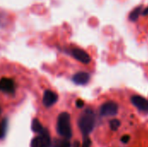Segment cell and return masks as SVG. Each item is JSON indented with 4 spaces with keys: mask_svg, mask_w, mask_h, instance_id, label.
I'll return each mask as SVG.
<instances>
[{
    "mask_svg": "<svg viewBox=\"0 0 148 147\" xmlns=\"http://www.w3.org/2000/svg\"><path fill=\"white\" fill-rule=\"evenodd\" d=\"M140 12H141V7H138L136 9H134L129 15V19L132 21V22H135L138 20L140 15Z\"/></svg>",
    "mask_w": 148,
    "mask_h": 147,
    "instance_id": "11",
    "label": "cell"
},
{
    "mask_svg": "<svg viewBox=\"0 0 148 147\" xmlns=\"http://www.w3.org/2000/svg\"><path fill=\"white\" fill-rule=\"evenodd\" d=\"M144 15H146V16L148 15V8H147V9L144 10Z\"/></svg>",
    "mask_w": 148,
    "mask_h": 147,
    "instance_id": "19",
    "label": "cell"
},
{
    "mask_svg": "<svg viewBox=\"0 0 148 147\" xmlns=\"http://www.w3.org/2000/svg\"><path fill=\"white\" fill-rule=\"evenodd\" d=\"M58 100V95L51 91V90H46L44 92L43 94V98H42V103L46 107H52L55 103H56Z\"/></svg>",
    "mask_w": 148,
    "mask_h": 147,
    "instance_id": "5",
    "label": "cell"
},
{
    "mask_svg": "<svg viewBox=\"0 0 148 147\" xmlns=\"http://www.w3.org/2000/svg\"><path fill=\"white\" fill-rule=\"evenodd\" d=\"M95 124V115L91 108L83 111L78 120V126L84 136H88L94 129Z\"/></svg>",
    "mask_w": 148,
    "mask_h": 147,
    "instance_id": "1",
    "label": "cell"
},
{
    "mask_svg": "<svg viewBox=\"0 0 148 147\" xmlns=\"http://www.w3.org/2000/svg\"><path fill=\"white\" fill-rule=\"evenodd\" d=\"M75 105H76V107H77L78 108H82V107H84V102H83V101H82V100H77L76 102H75Z\"/></svg>",
    "mask_w": 148,
    "mask_h": 147,
    "instance_id": "15",
    "label": "cell"
},
{
    "mask_svg": "<svg viewBox=\"0 0 148 147\" xmlns=\"http://www.w3.org/2000/svg\"><path fill=\"white\" fill-rule=\"evenodd\" d=\"M4 131H5V127L0 124V138H3L4 135Z\"/></svg>",
    "mask_w": 148,
    "mask_h": 147,
    "instance_id": "17",
    "label": "cell"
},
{
    "mask_svg": "<svg viewBox=\"0 0 148 147\" xmlns=\"http://www.w3.org/2000/svg\"><path fill=\"white\" fill-rule=\"evenodd\" d=\"M31 129L34 133H41L42 131H43V127L42 126V124L40 123V121L37 120V119H34L32 120V123H31Z\"/></svg>",
    "mask_w": 148,
    "mask_h": 147,
    "instance_id": "10",
    "label": "cell"
},
{
    "mask_svg": "<svg viewBox=\"0 0 148 147\" xmlns=\"http://www.w3.org/2000/svg\"><path fill=\"white\" fill-rule=\"evenodd\" d=\"M91 146V140L88 136H84L83 138V143L82 147H90Z\"/></svg>",
    "mask_w": 148,
    "mask_h": 147,
    "instance_id": "13",
    "label": "cell"
},
{
    "mask_svg": "<svg viewBox=\"0 0 148 147\" xmlns=\"http://www.w3.org/2000/svg\"><path fill=\"white\" fill-rule=\"evenodd\" d=\"M59 147H71L70 146V143L68 141V139L63 140L62 142L60 143V146Z\"/></svg>",
    "mask_w": 148,
    "mask_h": 147,
    "instance_id": "14",
    "label": "cell"
},
{
    "mask_svg": "<svg viewBox=\"0 0 148 147\" xmlns=\"http://www.w3.org/2000/svg\"><path fill=\"white\" fill-rule=\"evenodd\" d=\"M120 126H121V121L119 120L114 119V120H112L110 121V128L113 131H117L118 128L120 127Z\"/></svg>",
    "mask_w": 148,
    "mask_h": 147,
    "instance_id": "12",
    "label": "cell"
},
{
    "mask_svg": "<svg viewBox=\"0 0 148 147\" xmlns=\"http://www.w3.org/2000/svg\"><path fill=\"white\" fill-rule=\"evenodd\" d=\"M0 113H1V108H0Z\"/></svg>",
    "mask_w": 148,
    "mask_h": 147,
    "instance_id": "20",
    "label": "cell"
},
{
    "mask_svg": "<svg viewBox=\"0 0 148 147\" xmlns=\"http://www.w3.org/2000/svg\"><path fill=\"white\" fill-rule=\"evenodd\" d=\"M131 101L140 111H148V101L147 99L139 95H134L131 98Z\"/></svg>",
    "mask_w": 148,
    "mask_h": 147,
    "instance_id": "8",
    "label": "cell"
},
{
    "mask_svg": "<svg viewBox=\"0 0 148 147\" xmlns=\"http://www.w3.org/2000/svg\"><path fill=\"white\" fill-rule=\"evenodd\" d=\"M0 91L7 94H13L15 91L14 81L9 78H2L0 80Z\"/></svg>",
    "mask_w": 148,
    "mask_h": 147,
    "instance_id": "7",
    "label": "cell"
},
{
    "mask_svg": "<svg viewBox=\"0 0 148 147\" xmlns=\"http://www.w3.org/2000/svg\"><path fill=\"white\" fill-rule=\"evenodd\" d=\"M72 55L74 56L75 59H76L77 61H79L84 64H88L91 61L89 55L86 51H84L81 49H74L72 50Z\"/></svg>",
    "mask_w": 148,
    "mask_h": 147,
    "instance_id": "6",
    "label": "cell"
},
{
    "mask_svg": "<svg viewBox=\"0 0 148 147\" xmlns=\"http://www.w3.org/2000/svg\"><path fill=\"white\" fill-rule=\"evenodd\" d=\"M31 147H50L51 146V140L49 132L46 129L39 133V136L34 138L31 141Z\"/></svg>",
    "mask_w": 148,
    "mask_h": 147,
    "instance_id": "3",
    "label": "cell"
},
{
    "mask_svg": "<svg viewBox=\"0 0 148 147\" xmlns=\"http://www.w3.org/2000/svg\"><path fill=\"white\" fill-rule=\"evenodd\" d=\"M75 147H80V143L79 142H77V141H75V146H74Z\"/></svg>",
    "mask_w": 148,
    "mask_h": 147,
    "instance_id": "18",
    "label": "cell"
},
{
    "mask_svg": "<svg viewBox=\"0 0 148 147\" xmlns=\"http://www.w3.org/2000/svg\"><path fill=\"white\" fill-rule=\"evenodd\" d=\"M118 112V105L114 101H108L104 103L100 108L101 116H114Z\"/></svg>",
    "mask_w": 148,
    "mask_h": 147,
    "instance_id": "4",
    "label": "cell"
},
{
    "mask_svg": "<svg viewBox=\"0 0 148 147\" xmlns=\"http://www.w3.org/2000/svg\"><path fill=\"white\" fill-rule=\"evenodd\" d=\"M89 79L90 75L86 72H79L73 76V81L77 85H85L89 81Z\"/></svg>",
    "mask_w": 148,
    "mask_h": 147,
    "instance_id": "9",
    "label": "cell"
},
{
    "mask_svg": "<svg viewBox=\"0 0 148 147\" xmlns=\"http://www.w3.org/2000/svg\"><path fill=\"white\" fill-rule=\"evenodd\" d=\"M56 130L60 136L66 139H69L72 137V127L70 122V115L64 112L60 113L57 119Z\"/></svg>",
    "mask_w": 148,
    "mask_h": 147,
    "instance_id": "2",
    "label": "cell"
},
{
    "mask_svg": "<svg viewBox=\"0 0 148 147\" xmlns=\"http://www.w3.org/2000/svg\"><path fill=\"white\" fill-rule=\"evenodd\" d=\"M129 139H130V136L129 135H124L122 138H121V142L122 143H124V144H127V143H128V141H129Z\"/></svg>",
    "mask_w": 148,
    "mask_h": 147,
    "instance_id": "16",
    "label": "cell"
}]
</instances>
